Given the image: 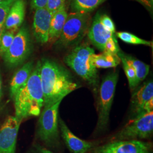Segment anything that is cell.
Listing matches in <instances>:
<instances>
[{
	"label": "cell",
	"mask_w": 153,
	"mask_h": 153,
	"mask_svg": "<svg viewBox=\"0 0 153 153\" xmlns=\"http://www.w3.org/2000/svg\"><path fill=\"white\" fill-rule=\"evenodd\" d=\"M140 4H142V5L145 6L149 9H152L153 4L149 0H135Z\"/></svg>",
	"instance_id": "obj_29"
},
{
	"label": "cell",
	"mask_w": 153,
	"mask_h": 153,
	"mask_svg": "<svg viewBox=\"0 0 153 153\" xmlns=\"http://www.w3.org/2000/svg\"><path fill=\"white\" fill-rule=\"evenodd\" d=\"M100 14L98 13L93 19L88 33V38L91 43L99 50L104 51L105 44L110 39L116 36L102 26L100 21Z\"/></svg>",
	"instance_id": "obj_14"
},
{
	"label": "cell",
	"mask_w": 153,
	"mask_h": 153,
	"mask_svg": "<svg viewBox=\"0 0 153 153\" xmlns=\"http://www.w3.org/2000/svg\"><path fill=\"white\" fill-rule=\"evenodd\" d=\"M120 51L116 36L110 39L105 44L104 51L112 54H117Z\"/></svg>",
	"instance_id": "obj_25"
},
{
	"label": "cell",
	"mask_w": 153,
	"mask_h": 153,
	"mask_svg": "<svg viewBox=\"0 0 153 153\" xmlns=\"http://www.w3.org/2000/svg\"><path fill=\"white\" fill-rule=\"evenodd\" d=\"M92 23V17L88 13L71 12L68 14L60 36L55 42L62 48L75 47L88 35Z\"/></svg>",
	"instance_id": "obj_4"
},
{
	"label": "cell",
	"mask_w": 153,
	"mask_h": 153,
	"mask_svg": "<svg viewBox=\"0 0 153 153\" xmlns=\"http://www.w3.org/2000/svg\"><path fill=\"white\" fill-rule=\"evenodd\" d=\"M40 61H39L25 85L14 97L15 116L22 121L31 116L40 115L44 107V96L40 77Z\"/></svg>",
	"instance_id": "obj_2"
},
{
	"label": "cell",
	"mask_w": 153,
	"mask_h": 153,
	"mask_svg": "<svg viewBox=\"0 0 153 153\" xmlns=\"http://www.w3.org/2000/svg\"><path fill=\"white\" fill-rule=\"evenodd\" d=\"M48 0H31V8L33 10H37L39 9L46 8Z\"/></svg>",
	"instance_id": "obj_28"
},
{
	"label": "cell",
	"mask_w": 153,
	"mask_h": 153,
	"mask_svg": "<svg viewBox=\"0 0 153 153\" xmlns=\"http://www.w3.org/2000/svg\"><path fill=\"white\" fill-rule=\"evenodd\" d=\"M90 61L97 69L115 68L121 63L120 58L117 54L105 52H102L99 54L94 53L90 57Z\"/></svg>",
	"instance_id": "obj_18"
},
{
	"label": "cell",
	"mask_w": 153,
	"mask_h": 153,
	"mask_svg": "<svg viewBox=\"0 0 153 153\" xmlns=\"http://www.w3.org/2000/svg\"><path fill=\"white\" fill-rule=\"evenodd\" d=\"M123 55L129 64L134 69L138 81L140 83L147 76L150 70V66L131 55H126L123 52Z\"/></svg>",
	"instance_id": "obj_20"
},
{
	"label": "cell",
	"mask_w": 153,
	"mask_h": 153,
	"mask_svg": "<svg viewBox=\"0 0 153 153\" xmlns=\"http://www.w3.org/2000/svg\"><path fill=\"white\" fill-rule=\"evenodd\" d=\"M152 4H153V0H149Z\"/></svg>",
	"instance_id": "obj_34"
},
{
	"label": "cell",
	"mask_w": 153,
	"mask_h": 153,
	"mask_svg": "<svg viewBox=\"0 0 153 153\" xmlns=\"http://www.w3.org/2000/svg\"><path fill=\"white\" fill-rule=\"evenodd\" d=\"M106 1L107 0H71V12L90 13Z\"/></svg>",
	"instance_id": "obj_19"
},
{
	"label": "cell",
	"mask_w": 153,
	"mask_h": 153,
	"mask_svg": "<svg viewBox=\"0 0 153 153\" xmlns=\"http://www.w3.org/2000/svg\"><path fill=\"white\" fill-rule=\"evenodd\" d=\"M26 14V2L25 0H16L11 6L4 23L5 30L17 31L22 26Z\"/></svg>",
	"instance_id": "obj_15"
},
{
	"label": "cell",
	"mask_w": 153,
	"mask_h": 153,
	"mask_svg": "<svg viewBox=\"0 0 153 153\" xmlns=\"http://www.w3.org/2000/svg\"><path fill=\"white\" fill-rule=\"evenodd\" d=\"M15 2L2 0L0 3V25L4 26L6 17L11 9V6Z\"/></svg>",
	"instance_id": "obj_24"
},
{
	"label": "cell",
	"mask_w": 153,
	"mask_h": 153,
	"mask_svg": "<svg viewBox=\"0 0 153 153\" xmlns=\"http://www.w3.org/2000/svg\"><path fill=\"white\" fill-rule=\"evenodd\" d=\"M100 21L102 26L109 32L115 33V26L113 21L107 15H100Z\"/></svg>",
	"instance_id": "obj_26"
},
{
	"label": "cell",
	"mask_w": 153,
	"mask_h": 153,
	"mask_svg": "<svg viewBox=\"0 0 153 153\" xmlns=\"http://www.w3.org/2000/svg\"><path fill=\"white\" fill-rule=\"evenodd\" d=\"M33 68V62L29 61L22 66L13 76L10 84L11 98H13L18 90L27 82Z\"/></svg>",
	"instance_id": "obj_17"
},
{
	"label": "cell",
	"mask_w": 153,
	"mask_h": 153,
	"mask_svg": "<svg viewBox=\"0 0 153 153\" xmlns=\"http://www.w3.org/2000/svg\"><path fill=\"white\" fill-rule=\"evenodd\" d=\"M22 121L8 116L0 128V153H16L18 131Z\"/></svg>",
	"instance_id": "obj_11"
},
{
	"label": "cell",
	"mask_w": 153,
	"mask_h": 153,
	"mask_svg": "<svg viewBox=\"0 0 153 153\" xmlns=\"http://www.w3.org/2000/svg\"><path fill=\"white\" fill-rule=\"evenodd\" d=\"M33 49V41L29 29L24 25L19 29L10 48L2 57L6 65L14 68L24 63L31 54Z\"/></svg>",
	"instance_id": "obj_6"
},
{
	"label": "cell",
	"mask_w": 153,
	"mask_h": 153,
	"mask_svg": "<svg viewBox=\"0 0 153 153\" xmlns=\"http://www.w3.org/2000/svg\"><path fill=\"white\" fill-rule=\"evenodd\" d=\"M2 96V77L0 73V100Z\"/></svg>",
	"instance_id": "obj_31"
},
{
	"label": "cell",
	"mask_w": 153,
	"mask_h": 153,
	"mask_svg": "<svg viewBox=\"0 0 153 153\" xmlns=\"http://www.w3.org/2000/svg\"><path fill=\"white\" fill-rule=\"evenodd\" d=\"M152 144L141 140L112 141L95 146L90 153H152Z\"/></svg>",
	"instance_id": "obj_9"
},
{
	"label": "cell",
	"mask_w": 153,
	"mask_h": 153,
	"mask_svg": "<svg viewBox=\"0 0 153 153\" xmlns=\"http://www.w3.org/2000/svg\"><path fill=\"white\" fill-rule=\"evenodd\" d=\"M134 90L131 95V104L133 119L153 111V81L143 83Z\"/></svg>",
	"instance_id": "obj_10"
},
{
	"label": "cell",
	"mask_w": 153,
	"mask_h": 153,
	"mask_svg": "<svg viewBox=\"0 0 153 153\" xmlns=\"http://www.w3.org/2000/svg\"><path fill=\"white\" fill-rule=\"evenodd\" d=\"M153 132V111H151L133 119L112 138V141L147 139Z\"/></svg>",
	"instance_id": "obj_8"
},
{
	"label": "cell",
	"mask_w": 153,
	"mask_h": 153,
	"mask_svg": "<svg viewBox=\"0 0 153 153\" xmlns=\"http://www.w3.org/2000/svg\"><path fill=\"white\" fill-rule=\"evenodd\" d=\"M52 13L47 9L35 10L33 21V33L37 43L44 44L49 41V30Z\"/></svg>",
	"instance_id": "obj_12"
},
{
	"label": "cell",
	"mask_w": 153,
	"mask_h": 153,
	"mask_svg": "<svg viewBox=\"0 0 153 153\" xmlns=\"http://www.w3.org/2000/svg\"><path fill=\"white\" fill-rule=\"evenodd\" d=\"M62 100L47 107L43 108L38 122V136L44 143L50 147L60 145L59 128V111Z\"/></svg>",
	"instance_id": "obj_7"
},
{
	"label": "cell",
	"mask_w": 153,
	"mask_h": 153,
	"mask_svg": "<svg viewBox=\"0 0 153 153\" xmlns=\"http://www.w3.org/2000/svg\"><path fill=\"white\" fill-rule=\"evenodd\" d=\"M13 30H4L0 40V56H2L10 48L12 44L15 33Z\"/></svg>",
	"instance_id": "obj_23"
},
{
	"label": "cell",
	"mask_w": 153,
	"mask_h": 153,
	"mask_svg": "<svg viewBox=\"0 0 153 153\" xmlns=\"http://www.w3.org/2000/svg\"><path fill=\"white\" fill-rule=\"evenodd\" d=\"M59 128L61 137L71 153H86L95 147V143L78 138L69 129L65 123L59 119Z\"/></svg>",
	"instance_id": "obj_13"
},
{
	"label": "cell",
	"mask_w": 153,
	"mask_h": 153,
	"mask_svg": "<svg viewBox=\"0 0 153 153\" xmlns=\"http://www.w3.org/2000/svg\"><path fill=\"white\" fill-rule=\"evenodd\" d=\"M35 153H53L51 151H50L49 150H48L46 148H43L41 146H38L36 150H35Z\"/></svg>",
	"instance_id": "obj_30"
},
{
	"label": "cell",
	"mask_w": 153,
	"mask_h": 153,
	"mask_svg": "<svg viewBox=\"0 0 153 153\" xmlns=\"http://www.w3.org/2000/svg\"><path fill=\"white\" fill-rule=\"evenodd\" d=\"M69 0H48L46 8L53 14L64 4L69 3Z\"/></svg>",
	"instance_id": "obj_27"
},
{
	"label": "cell",
	"mask_w": 153,
	"mask_h": 153,
	"mask_svg": "<svg viewBox=\"0 0 153 153\" xmlns=\"http://www.w3.org/2000/svg\"><path fill=\"white\" fill-rule=\"evenodd\" d=\"M4 1H13V2H16V0H4Z\"/></svg>",
	"instance_id": "obj_33"
},
{
	"label": "cell",
	"mask_w": 153,
	"mask_h": 153,
	"mask_svg": "<svg viewBox=\"0 0 153 153\" xmlns=\"http://www.w3.org/2000/svg\"><path fill=\"white\" fill-rule=\"evenodd\" d=\"M4 27L3 26H1L0 25V40H1V35L2 34L3 32L4 31Z\"/></svg>",
	"instance_id": "obj_32"
},
{
	"label": "cell",
	"mask_w": 153,
	"mask_h": 153,
	"mask_svg": "<svg viewBox=\"0 0 153 153\" xmlns=\"http://www.w3.org/2000/svg\"><path fill=\"white\" fill-rule=\"evenodd\" d=\"M118 79V71L110 72L103 78L100 86L97 106L98 120L96 127L99 131L105 130L109 123L110 112Z\"/></svg>",
	"instance_id": "obj_5"
},
{
	"label": "cell",
	"mask_w": 153,
	"mask_h": 153,
	"mask_svg": "<svg viewBox=\"0 0 153 153\" xmlns=\"http://www.w3.org/2000/svg\"><path fill=\"white\" fill-rule=\"evenodd\" d=\"M115 36L118 37L123 42L128 44L144 45L150 47H153V42L140 38L131 33L126 31L117 32L116 33Z\"/></svg>",
	"instance_id": "obj_22"
},
{
	"label": "cell",
	"mask_w": 153,
	"mask_h": 153,
	"mask_svg": "<svg viewBox=\"0 0 153 153\" xmlns=\"http://www.w3.org/2000/svg\"><path fill=\"white\" fill-rule=\"evenodd\" d=\"M95 51L87 44L75 47L64 57L66 64L71 68L78 76L93 88L94 91L98 92L99 76L98 71L90 61Z\"/></svg>",
	"instance_id": "obj_3"
},
{
	"label": "cell",
	"mask_w": 153,
	"mask_h": 153,
	"mask_svg": "<svg viewBox=\"0 0 153 153\" xmlns=\"http://www.w3.org/2000/svg\"><path fill=\"white\" fill-rule=\"evenodd\" d=\"M40 77L44 96V107L55 104L80 85L67 69L54 61L45 59L40 62Z\"/></svg>",
	"instance_id": "obj_1"
},
{
	"label": "cell",
	"mask_w": 153,
	"mask_h": 153,
	"mask_svg": "<svg viewBox=\"0 0 153 153\" xmlns=\"http://www.w3.org/2000/svg\"><path fill=\"white\" fill-rule=\"evenodd\" d=\"M117 55L120 58L121 62L123 64V69L125 71L126 76L127 77L129 88L132 91H134V90L137 88L140 84L138 81L135 71L132 66L129 64V63L126 60V59L123 55L122 52L120 51Z\"/></svg>",
	"instance_id": "obj_21"
},
{
	"label": "cell",
	"mask_w": 153,
	"mask_h": 153,
	"mask_svg": "<svg viewBox=\"0 0 153 153\" xmlns=\"http://www.w3.org/2000/svg\"><path fill=\"white\" fill-rule=\"evenodd\" d=\"M67 3L52 14L49 30V43H55L60 36L63 27L68 16Z\"/></svg>",
	"instance_id": "obj_16"
},
{
	"label": "cell",
	"mask_w": 153,
	"mask_h": 153,
	"mask_svg": "<svg viewBox=\"0 0 153 153\" xmlns=\"http://www.w3.org/2000/svg\"><path fill=\"white\" fill-rule=\"evenodd\" d=\"M2 0H0V3L2 2Z\"/></svg>",
	"instance_id": "obj_35"
}]
</instances>
